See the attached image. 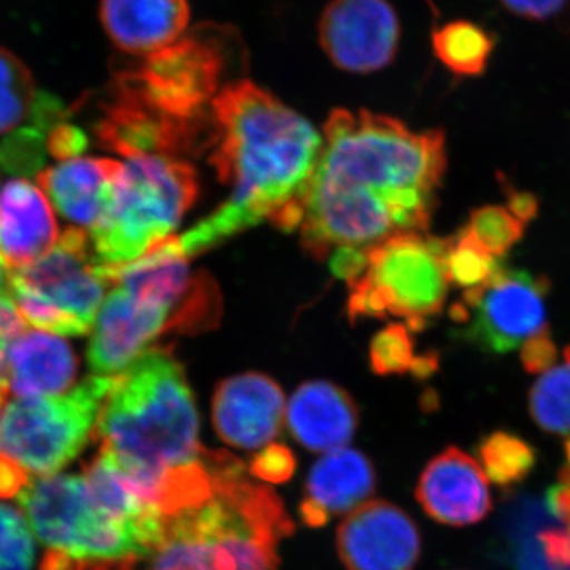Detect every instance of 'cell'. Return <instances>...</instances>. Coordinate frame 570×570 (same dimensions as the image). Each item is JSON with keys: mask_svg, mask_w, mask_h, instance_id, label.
Returning a JSON list of instances; mask_svg holds the SVG:
<instances>
[{"mask_svg": "<svg viewBox=\"0 0 570 570\" xmlns=\"http://www.w3.org/2000/svg\"><path fill=\"white\" fill-rule=\"evenodd\" d=\"M445 165L442 130L414 132L390 116L335 110L294 230L318 258L426 230Z\"/></svg>", "mask_w": 570, "mask_h": 570, "instance_id": "6da1fadb", "label": "cell"}, {"mask_svg": "<svg viewBox=\"0 0 570 570\" xmlns=\"http://www.w3.org/2000/svg\"><path fill=\"white\" fill-rule=\"evenodd\" d=\"M209 145V163L232 194L216 212L178 236L184 255L189 258L213 249L264 220L292 230L324 137L273 94L243 80L214 97Z\"/></svg>", "mask_w": 570, "mask_h": 570, "instance_id": "7a4b0ae2", "label": "cell"}, {"mask_svg": "<svg viewBox=\"0 0 570 570\" xmlns=\"http://www.w3.org/2000/svg\"><path fill=\"white\" fill-rule=\"evenodd\" d=\"M198 431L181 365L164 348H148L115 376L96 436L100 452L168 517L212 490V464Z\"/></svg>", "mask_w": 570, "mask_h": 570, "instance_id": "3957f363", "label": "cell"}, {"mask_svg": "<svg viewBox=\"0 0 570 570\" xmlns=\"http://www.w3.org/2000/svg\"><path fill=\"white\" fill-rule=\"evenodd\" d=\"M18 502L47 547L40 570H135L151 558L167 523L164 510L104 452L81 475L33 480Z\"/></svg>", "mask_w": 570, "mask_h": 570, "instance_id": "277c9868", "label": "cell"}, {"mask_svg": "<svg viewBox=\"0 0 570 570\" xmlns=\"http://www.w3.org/2000/svg\"><path fill=\"white\" fill-rule=\"evenodd\" d=\"M213 485L167 517L146 570H279V546L294 521L275 490L227 452H212Z\"/></svg>", "mask_w": 570, "mask_h": 570, "instance_id": "5b68a950", "label": "cell"}, {"mask_svg": "<svg viewBox=\"0 0 570 570\" xmlns=\"http://www.w3.org/2000/svg\"><path fill=\"white\" fill-rule=\"evenodd\" d=\"M197 193V175L181 157L127 156L107 213L92 228L97 264H130L170 238Z\"/></svg>", "mask_w": 570, "mask_h": 570, "instance_id": "8992f818", "label": "cell"}, {"mask_svg": "<svg viewBox=\"0 0 570 570\" xmlns=\"http://www.w3.org/2000/svg\"><path fill=\"white\" fill-rule=\"evenodd\" d=\"M347 284L351 318L401 317L419 332L448 298L445 239L419 232L390 236L365 250L362 269Z\"/></svg>", "mask_w": 570, "mask_h": 570, "instance_id": "52a82bcc", "label": "cell"}, {"mask_svg": "<svg viewBox=\"0 0 570 570\" xmlns=\"http://www.w3.org/2000/svg\"><path fill=\"white\" fill-rule=\"evenodd\" d=\"M115 376L85 379L69 393L20 397L0 409V455L28 474H58L96 433Z\"/></svg>", "mask_w": 570, "mask_h": 570, "instance_id": "ba28073f", "label": "cell"}, {"mask_svg": "<svg viewBox=\"0 0 570 570\" xmlns=\"http://www.w3.org/2000/svg\"><path fill=\"white\" fill-rule=\"evenodd\" d=\"M105 279L82 228L69 227L39 261L10 272V291L24 322L52 335L81 336L99 316Z\"/></svg>", "mask_w": 570, "mask_h": 570, "instance_id": "9c48e42d", "label": "cell"}, {"mask_svg": "<svg viewBox=\"0 0 570 570\" xmlns=\"http://www.w3.org/2000/svg\"><path fill=\"white\" fill-rule=\"evenodd\" d=\"M224 69L219 40L195 32L116 75L115 92L170 121L205 127V107L219 94Z\"/></svg>", "mask_w": 570, "mask_h": 570, "instance_id": "30bf717a", "label": "cell"}, {"mask_svg": "<svg viewBox=\"0 0 570 570\" xmlns=\"http://www.w3.org/2000/svg\"><path fill=\"white\" fill-rule=\"evenodd\" d=\"M547 277L499 264L487 283L469 288L461 303L469 311L466 337L489 354H508L547 328Z\"/></svg>", "mask_w": 570, "mask_h": 570, "instance_id": "8fae6325", "label": "cell"}, {"mask_svg": "<svg viewBox=\"0 0 570 570\" xmlns=\"http://www.w3.org/2000/svg\"><path fill=\"white\" fill-rule=\"evenodd\" d=\"M400 39V20L387 0H332L318 21V40L330 61L351 73L387 67Z\"/></svg>", "mask_w": 570, "mask_h": 570, "instance_id": "7c38bea8", "label": "cell"}, {"mask_svg": "<svg viewBox=\"0 0 570 570\" xmlns=\"http://www.w3.org/2000/svg\"><path fill=\"white\" fill-rule=\"evenodd\" d=\"M336 549L347 570H414L422 554V534L403 509L374 499L344 517Z\"/></svg>", "mask_w": 570, "mask_h": 570, "instance_id": "4fadbf2b", "label": "cell"}, {"mask_svg": "<svg viewBox=\"0 0 570 570\" xmlns=\"http://www.w3.org/2000/svg\"><path fill=\"white\" fill-rule=\"evenodd\" d=\"M174 309L112 285L100 307L88 348L97 376H118L148 351L160 333L170 328Z\"/></svg>", "mask_w": 570, "mask_h": 570, "instance_id": "5bb4252c", "label": "cell"}, {"mask_svg": "<svg viewBox=\"0 0 570 570\" xmlns=\"http://www.w3.org/2000/svg\"><path fill=\"white\" fill-rule=\"evenodd\" d=\"M283 389L265 374L225 379L213 397L217 436L242 450H264L275 441L285 419Z\"/></svg>", "mask_w": 570, "mask_h": 570, "instance_id": "9a60e30c", "label": "cell"}, {"mask_svg": "<svg viewBox=\"0 0 570 570\" xmlns=\"http://www.w3.org/2000/svg\"><path fill=\"white\" fill-rule=\"evenodd\" d=\"M415 498L430 519L445 527L478 524L493 509L489 478L459 448H449L434 456L420 474Z\"/></svg>", "mask_w": 570, "mask_h": 570, "instance_id": "2e32d148", "label": "cell"}, {"mask_svg": "<svg viewBox=\"0 0 570 570\" xmlns=\"http://www.w3.org/2000/svg\"><path fill=\"white\" fill-rule=\"evenodd\" d=\"M373 463L354 449L324 453L311 468L299 513L306 524L321 528L336 517H347L376 491Z\"/></svg>", "mask_w": 570, "mask_h": 570, "instance_id": "e0dca14e", "label": "cell"}, {"mask_svg": "<svg viewBox=\"0 0 570 570\" xmlns=\"http://www.w3.org/2000/svg\"><path fill=\"white\" fill-rule=\"evenodd\" d=\"M121 174V163L78 156L47 168L37 179L62 217L92 230L107 213Z\"/></svg>", "mask_w": 570, "mask_h": 570, "instance_id": "ac0fdd59", "label": "cell"}, {"mask_svg": "<svg viewBox=\"0 0 570 570\" xmlns=\"http://www.w3.org/2000/svg\"><path fill=\"white\" fill-rule=\"evenodd\" d=\"M58 224L43 190L17 178L0 189V257L11 269L39 261L58 243Z\"/></svg>", "mask_w": 570, "mask_h": 570, "instance_id": "d6986e66", "label": "cell"}, {"mask_svg": "<svg viewBox=\"0 0 570 570\" xmlns=\"http://www.w3.org/2000/svg\"><path fill=\"white\" fill-rule=\"evenodd\" d=\"M189 18L187 0H102L100 7L112 43L142 58L181 39Z\"/></svg>", "mask_w": 570, "mask_h": 570, "instance_id": "ffe728a7", "label": "cell"}, {"mask_svg": "<svg viewBox=\"0 0 570 570\" xmlns=\"http://www.w3.org/2000/svg\"><path fill=\"white\" fill-rule=\"evenodd\" d=\"M292 436L311 452L347 448L358 425L354 400L332 382H306L285 409Z\"/></svg>", "mask_w": 570, "mask_h": 570, "instance_id": "44dd1931", "label": "cell"}, {"mask_svg": "<svg viewBox=\"0 0 570 570\" xmlns=\"http://www.w3.org/2000/svg\"><path fill=\"white\" fill-rule=\"evenodd\" d=\"M10 389L20 397L56 396L73 384L77 360L61 337L22 332L7 352Z\"/></svg>", "mask_w": 570, "mask_h": 570, "instance_id": "7402d4cb", "label": "cell"}, {"mask_svg": "<svg viewBox=\"0 0 570 570\" xmlns=\"http://www.w3.org/2000/svg\"><path fill=\"white\" fill-rule=\"evenodd\" d=\"M433 51L455 77L485 73L494 51V37L482 26L466 20L450 21L431 37Z\"/></svg>", "mask_w": 570, "mask_h": 570, "instance_id": "603a6c76", "label": "cell"}, {"mask_svg": "<svg viewBox=\"0 0 570 570\" xmlns=\"http://www.w3.org/2000/svg\"><path fill=\"white\" fill-rule=\"evenodd\" d=\"M480 466L501 490H512L530 478L538 464V452L530 442L509 431H493L480 441Z\"/></svg>", "mask_w": 570, "mask_h": 570, "instance_id": "cb8c5ba5", "label": "cell"}, {"mask_svg": "<svg viewBox=\"0 0 570 570\" xmlns=\"http://www.w3.org/2000/svg\"><path fill=\"white\" fill-rule=\"evenodd\" d=\"M530 414L540 430L570 434V363L551 367L532 385Z\"/></svg>", "mask_w": 570, "mask_h": 570, "instance_id": "d4e9b609", "label": "cell"}, {"mask_svg": "<svg viewBox=\"0 0 570 570\" xmlns=\"http://www.w3.org/2000/svg\"><path fill=\"white\" fill-rule=\"evenodd\" d=\"M33 97L31 70L13 52L0 48V134L9 132L28 118Z\"/></svg>", "mask_w": 570, "mask_h": 570, "instance_id": "484cf974", "label": "cell"}, {"mask_svg": "<svg viewBox=\"0 0 570 570\" xmlns=\"http://www.w3.org/2000/svg\"><path fill=\"white\" fill-rule=\"evenodd\" d=\"M498 266L497 257L479 245L466 228L455 238L445 239V269L450 283L469 291L487 283Z\"/></svg>", "mask_w": 570, "mask_h": 570, "instance_id": "4316f807", "label": "cell"}, {"mask_svg": "<svg viewBox=\"0 0 570 570\" xmlns=\"http://www.w3.org/2000/svg\"><path fill=\"white\" fill-rule=\"evenodd\" d=\"M466 230L479 245L499 257L523 238L524 224L501 206H482L472 212Z\"/></svg>", "mask_w": 570, "mask_h": 570, "instance_id": "83f0119b", "label": "cell"}, {"mask_svg": "<svg viewBox=\"0 0 570 570\" xmlns=\"http://www.w3.org/2000/svg\"><path fill=\"white\" fill-rule=\"evenodd\" d=\"M24 515L0 504V570H32L36 549Z\"/></svg>", "mask_w": 570, "mask_h": 570, "instance_id": "f1b7e54d", "label": "cell"}, {"mask_svg": "<svg viewBox=\"0 0 570 570\" xmlns=\"http://www.w3.org/2000/svg\"><path fill=\"white\" fill-rule=\"evenodd\" d=\"M45 134L36 127H22L13 130L0 145V165L9 174L37 175L43 165Z\"/></svg>", "mask_w": 570, "mask_h": 570, "instance_id": "f546056e", "label": "cell"}, {"mask_svg": "<svg viewBox=\"0 0 570 570\" xmlns=\"http://www.w3.org/2000/svg\"><path fill=\"white\" fill-rule=\"evenodd\" d=\"M414 343L407 326L390 325L371 344V365L379 374H404L414 366Z\"/></svg>", "mask_w": 570, "mask_h": 570, "instance_id": "4dcf8cb0", "label": "cell"}, {"mask_svg": "<svg viewBox=\"0 0 570 570\" xmlns=\"http://www.w3.org/2000/svg\"><path fill=\"white\" fill-rule=\"evenodd\" d=\"M521 365L527 373L546 374L558 360V348L551 340L549 328L535 333L530 340L524 341L520 351Z\"/></svg>", "mask_w": 570, "mask_h": 570, "instance_id": "1f68e13d", "label": "cell"}, {"mask_svg": "<svg viewBox=\"0 0 570 570\" xmlns=\"http://www.w3.org/2000/svg\"><path fill=\"white\" fill-rule=\"evenodd\" d=\"M29 118H31L32 127L47 135L51 134L56 127L66 124V119L69 118V111H67L66 105H63L59 97L52 96V94L47 91H39L33 97Z\"/></svg>", "mask_w": 570, "mask_h": 570, "instance_id": "d6a6232c", "label": "cell"}, {"mask_svg": "<svg viewBox=\"0 0 570 570\" xmlns=\"http://www.w3.org/2000/svg\"><path fill=\"white\" fill-rule=\"evenodd\" d=\"M88 135L78 127L69 126V124L56 127L47 141V148L51 156L61 160L80 156L88 149Z\"/></svg>", "mask_w": 570, "mask_h": 570, "instance_id": "836d02e7", "label": "cell"}, {"mask_svg": "<svg viewBox=\"0 0 570 570\" xmlns=\"http://www.w3.org/2000/svg\"><path fill=\"white\" fill-rule=\"evenodd\" d=\"M294 471V460L291 452L277 445H269L264 449L261 456H257L253 464V475H257L262 480H279L287 479Z\"/></svg>", "mask_w": 570, "mask_h": 570, "instance_id": "e575fe53", "label": "cell"}, {"mask_svg": "<svg viewBox=\"0 0 570 570\" xmlns=\"http://www.w3.org/2000/svg\"><path fill=\"white\" fill-rule=\"evenodd\" d=\"M568 0H501L502 6L523 20L546 21L564 9Z\"/></svg>", "mask_w": 570, "mask_h": 570, "instance_id": "d590c367", "label": "cell"}, {"mask_svg": "<svg viewBox=\"0 0 570 570\" xmlns=\"http://www.w3.org/2000/svg\"><path fill=\"white\" fill-rule=\"evenodd\" d=\"M543 554L551 568L570 570V534L569 531L547 530L540 532Z\"/></svg>", "mask_w": 570, "mask_h": 570, "instance_id": "8d00e7d4", "label": "cell"}, {"mask_svg": "<svg viewBox=\"0 0 570 570\" xmlns=\"http://www.w3.org/2000/svg\"><path fill=\"white\" fill-rule=\"evenodd\" d=\"M504 187L505 197H508V209L520 223L527 225L535 219L539 214V200L530 190H519L512 186L505 178H501Z\"/></svg>", "mask_w": 570, "mask_h": 570, "instance_id": "74e56055", "label": "cell"}, {"mask_svg": "<svg viewBox=\"0 0 570 570\" xmlns=\"http://www.w3.org/2000/svg\"><path fill=\"white\" fill-rule=\"evenodd\" d=\"M29 483L31 479L24 469L0 455V499L18 497Z\"/></svg>", "mask_w": 570, "mask_h": 570, "instance_id": "f35d334b", "label": "cell"}, {"mask_svg": "<svg viewBox=\"0 0 570 570\" xmlns=\"http://www.w3.org/2000/svg\"><path fill=\"white\" fill-rule=\"evenodd\" d=\"M11 341L0 333V406L6 400L7 392L10 389L9 382V362H7V352H9Z\"/></svg>", "mask_w": 570, "mask_h": 570, "instance_id": "ab89813d", "label": "cell"}, {"mask_svg": "<svg viewBox=\"0 0 570 570\" xmlns=\"http://www.w3.org/2000/svg\"><path fill=\"white\" fill-rule=\"evenodd\" d=\"M438 355H422L415 358L414 366H412V373L415 377L425 379L430 377L434 371L438 370Z\"/></svg>", "mask_w": 570, "mask_h": 570, "instance_id": "60d3db41", "label": "cell"}, {"mask_svg": "<svg viewBox=\"0 0 570 570\" xmlns=\"http://www.w3.org/2000/svg\"><path fill=\"white\" fill-rule=\"evenodd\" d=\"M10 272L9 266L0 257V296L10 295Z\"/></svg>", "mask_w": 570, "mask_h": 570, "instance_id": "b9f144b4", "label": "cell"}, {"mask_svg": "<svg viewBox=\"0 0 570 570\" xmlns=\"http://www.w3.org/2000/svg\"><path fill=\"white\" fill-rule=\"evenodd\" d=\"M568 531H569V534H570V523L568 524Z\"/></svg>", "mask_w": 570, "mask_h": 570, "instance_id": "7bdbcfd3", "label": "cell"}]
</instances>
